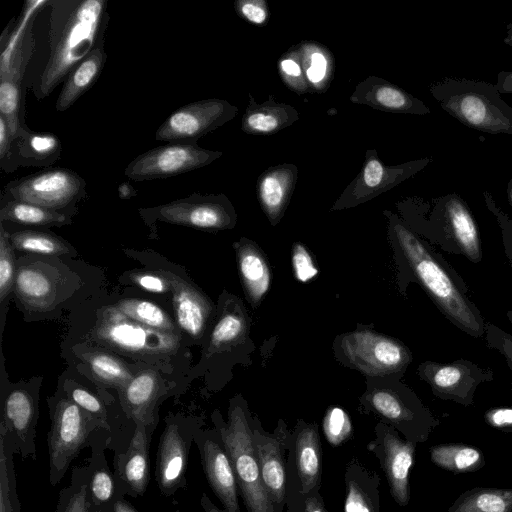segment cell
<instances>
[{"label":"cell","mask_w":512,"mask_h":512,"mask_svg":"<svg viewBox=\"0 0 512 512\" xmlns=\"http://www.w3.org/2000/svg\"><path fill=\"white\" fill-rule=\"evenodd\" d=\"M48 54L32 84L37 99L49 96L96 47L109 20L105 0L48 1Z\"/></svg>","instance_id":"1"},{"label":"cell","mask_w":512,"mask_h":512,"mask_svg":"<svg viewBox=\"0 0 512 512\" xmlns=\"http://www.w3.org/2000/svg\"><path fill=\"white\" fill-rule=\"evenodd\" d=\"M393 232L416 278L444 316L470 336H483L486 323L458 274L401 222L395 221Z\"/></svg>","instance_id":"2"},{"label":"cell","mask_w":512,"mask_h":512,"mask_svg":"<svg viewBox=\"0 0 512 512\" xmlns=\"http://www.w3.org/2000/svg\"><path fill=\"white\" fill-rule=\"evenodd\" d=\"M215 426L230 458L238 492L247 512H276L262 481L252 428L244 409L240 405H233L228 413V421L225 423L218 418Z\"/></svg>","instance_id":"3"},{"label":"cell","mask_w":512,"mask_h":512,"mask_svg":"<svg viewBox=\"0 0 512 512\" xmlns=\"http://www.w3.org/2000/svg\"><path fill=\"white\" fill-rule=\"evenodd\" d=\"M51 427L47 437L49 482L56 486L80 451L89 446L101 426L70 397H61L51 406Z\"/></svg>","instance_id":"4"},{"label":"cell","mask_w":512,"mask_h":512,"mask_svg":"<svg viewBox=\"0 0 512 512\" xmlns=\"http://www.w3.org/2000/svg\"><path fill=\"white\" fill-rule=\"evenodd\" d=\"M93 335L98 342L134 356L170 355L176 352L180 344L179 333L142 325L115 306L102 310Z\"/></svg>","instance_id":"5"},{"label":"cell","mask_w":512,"mask_h":512,"mask_svg":"<svg viewBox=\"0 0 512 512\" xmlns=\"http://www.w3.org/2000/svg\"><path fill=\"white\" fill-rule=\"evenodd\" d=\"M322 474V450L314 425H302L292 435L286 462L287 512H304L305 501L319 490Z\"/></svg>","instance_id":"6"},{"label":"cell","mask_w":512,"mask_h":512,"mask_svg":"<svg viewBox=\"0 0 512 512\" xmlns=\"http://www.w3.org/2000/svg\"><path fill=\"white\" fill-rule=\"evenodd\" d=\"M238 108L224 99H204L175 110L158 127L155 139L168 143L196 144L198 139L232 120Z\"/></svg>","instance_id":"7"},{"label":"cell","mask_w":512,"mask_h":512,"mask_svg":"<svg viewBox=\"0 0 512 512\" xmlns=\"http://www.w3.org/2000/svg\"><path fill=\"white\" fill-rule=\"evenodd\" d=\"M12 199L29 202L53 210H62L86 194V182L66 168L48 169L7 184Z\"/></svg>","instance_id":"8"},{"label":"cell","mask_w":512,"mask_h":512,"mask_svg":"<svg viewBox=\"0 0 512 512\" xmlns=\"http://www.w3.org/2000/svg\"><path fill=\"white\" fill-rule=\"evenodd\" d=\"M222 155L197 144L168 143L134 158L124 174L135 181L168 178L207 166Z\"/></svg>","instance_id":"9"},{"label":"cell","mask_w":512,"mask_h":512,"mask_svg":"<svg viewBox=\"0 0 512 512\" xmlns=\"http://www.w3.org/2000/svg\"><path fill=\"white\" fill-rule=\"evenodd\" d=\"M198 429L177 417H167L160 436L155 465V480L164 497H173L187 485L189 451Z\"/></svg>","instance_id":"10"},{"label":"cell","mask_w":512,"mask_h":512,"mask_svg":"<svg viewBox=\"0 0 512 512\" xmlns=\"http://www.w3.org/2000/svg\"><path fill=\"white\" fill-rule=\"evenodd\" d=\"M142 216L198 229H223L232 225L235 214L224 194L198 193L169 203L141 209Z\"/></svg>","instance_id":"11"},{"label":"cell","mask_w":512,"mask_h":512,"mask_svg":"<svg viewBox=\"0 0 512 512\" xmlns=\"http://www.w3.org/2000/svg\"><path fill=\"white\" fill-rule=\"evenodd\" d=\"M348 361L365 374L385 375L404 367L409 355L399 342L370 331H356L341 342Z\"/></svg>","instance_id":"12"},{"label":"cell","mask_w":512,"mask_h":512,"mask_svg":"<svg viewBox=\"0 0 512 512\" xmlns=\"http://www.w3.org/2000/svg\"><path fill=\"white\" fill-rule=\"evenodd\" d=\"M420 168V161L388 166L378 157L375 149L365 153L358 175L347 185L334 209L353 207L390 190Z\"/></svg>","instance_id":"13"},{"label":"cell","mask_w":512,"mask_h":512,"mask_svg":"<svg viewBox=\"0 0 512 512\" xmlns=\"http://www.w3.org/2000/svg\"><path fill=\"white\" fill-rule=\"evenodd\" d=\"M367 449L378 458L395 502L406 506L410 499L409 473L414 460V443L402 440L391 427L379 425L376 439Z\"/></svg>","instance_id":"14"},{"label":"cell","mask_w":512,"mask_h":512,"mask_svg":"<svg viewBox=\"0 0 512 512\" xmlns=\"http://www.w3.org/2000/svg\"><path fill=\"white\" fill-rule=\"evenodd\" d=\"M194 442L206 479L226 512H241L238 486L230 458L225 450L219 431L197 430Z\"/></svg>","instance_id":"15"},{"label":"cell","mask_w":512,"mask_h":512,"mask_svg":"<svg viewBox=\"0 0 512 512\" xmlns=\"http://www.w3.org/2000/svg\"><path fill=\"white\" fill-rule=\"evenodd\" d=\"M156 424L135 423L131 439L123 451L114 452V477L120 496L139 497L150 479L149 450Z\"/></svg>","instance_id":"16"},{"label":"cell","mask_w":512,"mask_h":512,"mask_svg":"<svg viewBox=\"0 0 512 512\" xmlns=\"http://www.w3.org/2000/svg\"><path fill=\"white\" fill-rule=\"evenodd\" d=\"M421 373L439 397L464 405L473 402L479 384L493 378L492 371L467 360L446 364L428 362L422 365Z\"/></svg>","instance_id":"17"},{"label":"cell","mask_w":512,"mask_h":512,"mask_svg":"<svg viewBox=\"0 0 512 512\" xmlns=\"http://www.w3.org/2000/svg\"><path fill=\"white\" fill-rule=\"evenodd\" d=\"M252 437L264 486L276 512H284L286 462L292 436L285 432L275 433L272 436L252 429Z\"/></svg>","instance_id":"18"},{"label":"cell","mask_w":512,"mask_h":512,"mask_svg":"<svg viewBox=\"0 0 512 512\" xmlns=\"http://www.w3.org/2000/svg\"><path fill=\"white\" fill-rule=\"evenodd\" d=\"M37 399L27 390H11L2 403L0 428L11 438L22 459H36Z\"/></svg>","instance_id":"19"},{"label":"cell","mask_w":512,"mask_h":512,"mask_svg":"<svg viewBox=\"0 0 512 512\" xmlns=\"http://www.w3.org/2000/svg\"><path fill=\"white\" fill-rule=\"evenodd\" d=\"M32 48V33L28 32L15 49L9 68L0 74V115L6 120L13 141L29 130L20 121V106L21 84Z\"/></svg>","instance_id":"20"},{"label":"cell","mask_w":512,"mask_h":512,"mask_svg":"<svg viewBox=\"0 0 512 512\" xmlns=\"http://www.w3.org/2000/svg\"><path fill=\"white\" fill-rule=\"evenodd\" d=\"M109 442V435L101 428L93 433L89 442L91 455L86 467L92 512L113 511V504L120 497L114 473L106 459L105 450L109 447Z\"/></svg>","instance_id":"21"},{"label":"cell","mask_w":512,"mask_h":512,"mask_svg":"<svg viewBox=\"0 0 512 512\" xmlns=\"http://www.w3.org/2000/svg\"><path fill=\"white\" fill-rule=\"evenodd\" d=\"M349 100L354 104L393 113H423L425 110L421 102L404 90L376 76H369L359 82Z\"/></svg>","instance_id":"22"},{"label":"cell","mask_w":512,"mask_h":512,"mask_svg":"<svg viewBox=\"0 0 512 512\" xmlns=\"http://www.w3.org/2000/svg\"><path fill=\"white\" fill-rule=\"evenodd\" d=\"M298 178V168L284 163L263 171L256 184L259 203L271 223L282 217L293 194Z\"/></svg>","instance_id":"23"},{"label":"cell","mask_w":512,"mask_h":512,"mask_svg":"<svg viewBox=\"0 0 512 512\" xmlns=\"http://www.w3.org/2000/svg\"><path fill=\"white\" fill-rule=\"evenodd\" d=\"M160 377L153 370H144L135 375L121 389V402L126 416L134 423L147 426L157 424V401L160 397Z\"/></svg>","instance_id":"24"},{"label":"cell","mask_w":512,"mask_h":512,"mask_svg":"<svg viewBox=\"0 0 512 512\" xmlns=\"http://www.w3.org/2000/svg\"><path fill=\"white\" fill-rule=\"evenodd\" d=\"M168 275L177 326L191 337H199L210 313L209 302L186 280L169 272Z\"/></svg>","instance_id":"25"},{"label":"cell","mask_w":512,"mask_h":512,"mask_svg":"<svg viewBox=\"0 0 512 512\" xmlns=\"http://www.w3.org/2000/svg\"><path fill=\"white\" fill-rule=\"evenodd\" d=\"M249 102L241 121V129L250 135H272L299 120V112L291 105L278 102L273 95L257 103L249 94Z\"/></svg>","instance_id":"26"},{"label":"cell","mask_w":512,"mask_h":512,"mask_svg":"<svg viewBox=\"0 0 512 512\" xmlns=\"http://www.w3.org/2000/svg\"><path fill=\"white\" fill-rule=\"evenodd\" d=\"M344 512H380V477L359 459L352 458L345 469Z\"/></svg>","instance_id":"27"},{"label":"cell","mask_w":512,"mask_h":512,"mask_svg":"<svg viewBox=\"0 0 512 512\" xmlns=\"http://www.w3.org/2000/svg\"><path fill=\"white\" fill-rule=\"evenodd\" d=\"M60 282L56 271L43 264L33 263L18 269L14 284L18 297L24 303L33 307H46L55 300Z\"/></svg>","instance_id":"28"},{"label":"cell","mask_w":512,"mask_h":512,"mask_svg":"<svg viewBox=\"0 0 512 512\" xmlns=\"http://www.w3.org/2000/svg\"><path fill=\"white\" fill-rule=\"evenodd\" d=\"M62 145L57 135L28 130L12 145L10 172L19 166L45 167L60 157Z\"/></svg>","instance_id":"29"},{"label":"cell","mask_w":512,"mask_h":512,"mask_svg":"<svg viewBox=\"0 0 512 512\" xmlns=\"http://www.w3.org/2000/svg\"><path fill=\"white\" fill-rule=\"evenodd\" d=\"M104 44L93 49L67 76L56 100V111L68 110L97 81L105 65Z\"/></svg>","instance_id":"30"},{"label":"cell","mask_w":512,"mask_h":512,"mask_svg":"<svg viewBox=\"0 0 512 512\" xmlns=\"http://www.w3.org/2000/svg\"><path fill=\"white\" fill-rule=\"evenodd\" d=\"M448 226L457 253L478 263L482 259L481 242L474 219L467 208L456 199L446 206Z\"/></svg>","instance_id":"31"},{"label":"cell","mask_w":512,"mask_h":512,"mask_svg":"<svg viewBox=\"0 0 512 512\" xmlns=\"http://www.w3.org/2000/svg\"><path fill=\"white\" fill-rule=\"evenodd\" d=\"M296 58L312 91H325L333 76V58L317 42L304 41L289 49Z\"/></svg>","instance_id":"32"},{"label":"cell","mask_w":512,"mask_h":512,"mask_svg":"<svg viewBox=\"0 0 512 512\" xmlns=\"http://www.w3.org/2000/svg\"><path fill=\"white\" fill-rule=\"evenodd\" d=\"M0 219L33 226H62L71 223V217L67 213L15 199L2 205Z\"/></svg>","instance_id":"33"},{"label":"cell","mask_w":512,"mask_h":512,"mask_svg":"<svg viewBox=\"0 0 512 512\" xmlns=\"http://www.w3.org/2000/svg\"><path fill=\"white\" fill-rule=\"evenodd\" d=\"M16 453L13 441L0 428V512H22L14 467Z\"/></svg>","instance_id":"34"},{"label":"cell","mask_w":512,"mask_h":512,"mask_svg":"<svg viewBox=\"0 0 512 512\" xmlns=\"http://www.w3.org/2000/svg\"><path fill=\"white\" fill-rule=\"evenodd\" d=\"M450 512H512V489L473 490L459 498Z\"/></svg>","instance_id":"35"},{"label":"cell","mask_w":512,"mask_h":512,"mask_svg":"<svg viewBox=\"0 0 512 512\" xmlns=\"http://www.w3.org/2000/svg\"><path fill=\"white\" fill-rule=\"evenodd\" d=\"M432 462L451 472L463 473L475 470L482 462V453L473 446L441 444L430 449Z\"/></svg>","instance_id":"36"},{"label":"cell","mask_w":512,"mask_h":512,"mask_svg":"<svg viewBox=\"0 0 512 512\" xmlns=\"http://www.w3.org/2000/svg\"><path fill=\"white\" fill-rule=\"evenodd\" d=\"M369 401L379 415L398 426L408 441H415L410 427L415 421V413L396 394L387 390H377L370 395Z\"/></svg>","instance_id":"37"},{"label":"cell","mask_w":512,"mask_h":512,"mask_svg":"<svg viewBox=\"0 0 512 512\" xmlns=\"http://www.w3.org/2000/svg\"><path fill=\"white\" fill-rule=\"evenodd\" d=\"M239 269L250 297L258 301L268 291L270 273L262 256L252 247H245L239 253Z\"/></svg>","instance_id":"38"},{"label":"cell","mask_w":512,"mask_h":512,"mask_svg":"<svg viewBox=\"0 0 512 512\" xmlns=\"http://www.w3.org/2000/svg\"><path fill=\"white\" fill-rule=\"evenodd\" d=\"M13 248L22 251L50 256H58L73 251L63 239L49 232L23 230L9 234Z\"/></svg>","instance_id":"39"},{"label":"cell","mask_w":512,"mask_h":512,"mask_svg":"<svg viewBox=\"0 0 512 512\" xmlns=\"http://www.w3.org/2000/svg\"><path fill=\"white\" fill-rule=\"evenodd\" d=\"M134 321L157 330L176 332V326L167 313L155 303L139 298H127L114 305Z\"/></svg>","instance_id":"40"},{"label":"cell","mask_w":512,"mask_h":512,"mask_svg":"<svg viewBox=\"0 0 512 512\" xmlns=\"http://www.w3.org/2000/svg\"><path fill=\"white\" fill-rule=\"evenodd\" d=\"M94 378L108 385L123 389L134 377L125 363L105 352L93 351L83 354Z\"/></svg>","instance_id":"41"},{"label":"cell","mask_w":512,"mask_h":512,"mask_svg":"<svg viewBox=\"0 0 512 512\" xmlns=\"http://www.w3.org/2000/svg\"><path fill=\"white\" fill-rule=\"evenodd\" d=\"M54 512H92L86 466L73 468L70 483L60 491Z\"/></svg>","instance_id":"42"},{"label":"cell","mask_w":512,"mask_h":512,"mask_svg":"<svg viewBox=\"0 0 512 512\" xmlns=\"http://www.w3.org/2000/svg\"><path fill=\"white\" fill-rule=\"evenodd\" d=\"M16 278L15 258L9 234L1 225L0 233V300L3 302L10 294Z\"/></svg>","instance_id":"43"},{"label":"cell","mask_w":512,"mask_h":512,"mask_svg":"<svg viewBox=\"0 0 512 512\" xmlns=\"http://www.w3.org/2000/svg\"><path fill=\"white\" fill-rule=\"evenodd\" d=\"M323 431L331 445L339 446L344 443L352 433L348 414L342 408H330L323 419Z\"/></svg>","instance_id":"44"},{"label":"cell","mask_w":512,"mask_h":512,"mask_svg":"<svg viewBox=\"0 0 512 512\" xmlns=\"http://www.w3.org/2000/svg\"><path fill=\"white\" fill-rule=\"evenodd\" d=\"M69 397L99 422L101 429L106 431L110 440L112 435V426L108 420L107 411L103 402L97 396L83 388L73 389Z\"/></svg>","instance_id":"45"},{"label":"cell","mask_w":512,"mask_h":512,"mask_svg":"<svg viewBox=\"0 0 512 512\" xmlns=\"http://www.w3.org/2000/svg\"><path fill=\"white\" fill-rule=\"evenodd\" d=\"M460 115L475 127H488L492 119L488 104L480 96L470 94L463 96L458 102Z\"/></svg>","instance_id":"46"},{"label":"cell","mask_w":512,"mask_h":512,"mask_svg":"<svg viewBox=\"0 0 512 512\" xmlns=\"http://www.w3.org/2000/svg\"><path fill=\"white\" fill-rule=\"evenodd\" d=\"M278 67L282 80L289 89L297 94L312 91L301 66L289 50L280 58Z\"/></svg>","instance_id":"47"},{"label":"cell","mask_w":512,"mask_h":512,"mask_svg":"<svg viewBox=\"0 0 512 512\" xmlns=\"http://www.w3.org/2000/svg\"><path fill=\"white\" fill-rule=\"evenodd\" d=\"M244 323L241 317L235 314L224 315L215 325L212 334L210 347L218 349L234 341L242 333Z\"/></svg>","instance_id":"48"},{"label":"cell","mask_w":512,"mask_h":512,"mask_svg":"<svg viewBox=\"0 0 512 512\" xmlns=\"http://www.w3.org/2000/svg\"><path fill=\"white\" fill-rule=\"evenodd\" d=\"M129 279L134 285L151 293L163 294L171 291V282L167 272H132L129 274Z\"/></svg>","instance_id":"49"},{"label":"cell","mask_w":512,"mask_h":512,"mask_svg":"<svg viewBox=\"0 0 512 512\" xmlns=\"http://www.w3.org/2000/svg\"><path fill=\"white\" fill-rule=\"evenodd\" d=\"M234 7L241 18L257 26L265 25L270 17L268 5L264 0H237Z\"/></svg>","instance_id":"50"},{"label":"cell","mask_w":512,"mask_h":512,"mask_svg":"<svg viewBox=\"0 0 512 512\" xmlns=\"http://www.w3.org/2000/svg\"><path fill=\"white\" fill-rule=\"evenodd\" d=\"M292 266L296 278L303 283L312 280L318 274L311 255L301 243L293 248Z\"/></svg>","instance_id":"51"},{"label":"cell","mask_w":512,"mask_h":512,"mask_svg":"<svg viewBox=\"0 0 512 512\" xmlns=\"http://www.w3.org/2000/svg\"><path fill=\"white\" fill-rule=\"evenodd\" d=\"M487 345L497 350L512 370V336L493 324H486Z\"/></svg>","instance_id":"52"},{"label":"cell","mask_w":512,"mask_h":512,"mask_svg":"<svg viewBox=\"0 0 512 512\" xmlns=\"http://www.w3.org/2000/svg\"><path fill=\"white\" fill-rule=\"evenodd\" d=\"M13 142L7 122L4 117L0 115V160L1 168L6 172H10Z\"/></svg>","instance_id":"53"},{"label":"cell","mask_w":512,"mask_h":512,"mask_svg":"<svg viewBox=\"0 0 512 512\" xmlns=\"http://www.w3.org/2000/svg\"><path fill=\"white\" fill-rule=\"evenodd\" d=\"M486 422L495 428L512 427V408H494L485 413Z\"/></svg>","instance_id":"54"},{"label":"cell","mask_w":512,"mask_h":512,"mask_svg":"<svg viewBox=\"0 0 512 512\" xmlns=\"http://www.w3.org/2000/svg\"><path fill=\"white\" fill-rule=\"evenodd\" d=\"M499 219L503 232L504 252L512 266V222L504 217Z\"/></svg>","instance_id":"55"},{"label":"cell","mask_w":512,"mask_h":512,"mask_svg":"<svg viewBox=\"0 0 512 512\" xmlns=\"http://www.w3.org/2000/svg\"><path fill=\"white\" fill-rule=\"evenodd\" d=\"M304 512H327L319 490L312 492L305 501Z\"/></svg>","instance_id":"56"},{"label":"cell","mask_w":512,"mask_h":512,"mask_svg":"<svg viewBox=\"0 0 512 512\" xmlns=\"http://www.w3.org/2000/svg\"><path fill=\"white\" fill-rule=\"evenodd\" d=\"M113 512H138L125 497H118L113 504Z\"/></svg>","instance_id":"57"},{"label":"cell","mask_w":512,"mask_h":512,"mask_svg":"<svg viewBox=\"0 0 512 512\" xmlns=\"http://www.w3.org/2000/svg\"><path fill=\"white\" fill-rule=\"evenodd\" d=\"M137 191L134 187L128 182H122L118 186V195L122 200H129L132 197L136 196Z\"/></svg>","instance_id":"58"},{"label":"cell","mask_w":512,"mask_h":512,"mask_svg":"<svg viewBox=\"0 0 512 512\" xmlns=\"http://www.w3.org/2000/svg\"><path fill=\"white\" fill-rule=\"evenodd\" d=\"M200 505L204 512H226L225 510H221L218 508L211 499L207 496L206 493H202L200 498Z\"/></svg>","instance_id":"59"},{"label":"cell","mask_w":512,"mask_h":512,"mask_svg":"<svg viewBox=\"0 0 512 512\" xmlns=\"http://www.w3.org/2000/svg\"><path fill=\"white\" fill-rule=\"evenodd\" d=\"M507 318L509 319V321H510V322H511V324H512V310H509V311L507 312Z\"/></svg>","instance_id":"60"},{"label":"cell","mask_w":512,"mask_h":512,"mask_svg":"<svg viewBox=\"0 0 512 512\" xmlns=\"http://www.w3.org/2000/svg\"><path fill=\"white\" fill-rule=\"evenodd\" d=\"M510 198H511V201H512V191L510 192Z\"/></svg>","instance_id":"61"},{"label":"cell","mask_w":512,"mask_h":512,"mask_svg":"<svg viewBox=\"0 0 512 512\" xmlns=\"http://www.w3.org/2000/svg\"><path fill=\"white\" fill-rule=\"evenodd\" d=\"M175 512H182V511H180V510H176Z\"/></svg>","instance_id":"62"},{"label":"cell","mask_w":512,"mask_h":512,"mask_svg":"<svg viewBox=\"0 0 512 512\" xmlns=\"http://www.w3.org/2000/svg\"><path fill=\"white\" fill-rule=\"evenodd\" d=\"M110 512H113V511H110Z\"/></svg>","instance_id":"63"}]
</instances>
